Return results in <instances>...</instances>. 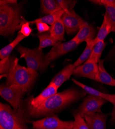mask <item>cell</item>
<instances>
[{"instance_id":"cell-28","label":"cell","mask_w":115,"mask_h":129,"mask_svg":"<svg viewBox=\"0 0 115 129\" xmlns=\"http://www.w3.org/2000/svg\"><path fill=\"white\" fill-rule=\"evenodd\" d=\"M61 8L65 12H68L73 9V8L76 4V1H64V0H57Z\"/></svg>"},{"instance_id":"cell-3","label":"cell","mask_w":115,"mask_h":129,"mask_svg":"<svg viewBox=\"0 0 115 129\" xmlns=\"http://www.w3.org/2000/svg\"><path fill=\"white\" fill-rule=\"evenodd\" d=\"M22 9L17 4L0 5V34L7 37L13 36L20 30L26 21L21 15Z\"/></svg>"},{"instance_id":"cell-9","label":"cell","mask_w":115,"mask_h":129,"mask_svg":"<svg viewBox=\"0 0 115 129\" xmlns=\"http://www.w3.org/2000/svg\"><path fill=\"white\" fill-rule=\"evenodd\" d=\"M61 19L64 23L66 33L68 35L79 31L80 28L86 22L75 12L74 9L65 12Z\"/></svg>"},{"instance_id":"cell-20","label":"cell","mask_w":115,"mask_h":129,"mask_svg":"<svg viewBox=\"0 0 115 129\" xmlns=\"http://www.w3.org/2000/svg\"><path fill=\"white\" fill-rule=\"evenodd\" d=\"M65 27L61 19H59L51 26L50 30L51 36L58 42L65 40Z\"/></svg>"},{"instance_id":"cell-13","label":"cell","mask_w":115,"mask_h":129,"mask_svg":"<svg viewBox=\"0 0 115 129\" xmlns=\"http://www.w3.org/2000/svg\"><path fill=\"white\" fill-rule=\"evenodd\" d=\"M108 115L102 113H96L84 117L89 129H106V121Z\"/></svg>"},{"instance_id":"cell-18","label":"cell","mask_w":115,"mask_h":129,"mask_svg":"<svg viewBox=\"0 0 115 129\" xmlns=\"http://www.w3.org/2000/svg\"><path fill=\"white\" fill-rule=\"evenodd\" d=\"M111 31H112V25L107 14L105 13L104 15L103 22L99 28L98 33L94 39L95 44H96L100 41H104Z\"/></svg>"},{"instance_id":"cell-11","label":"cell","mask_w":115,"mask_h":129,"mask_svg":"<svg viewBox=\"0 0 115 129\" xmlns=\"http://www.w3.org/2000/svg\"><path fill=\"white\" fill-rule=\"evenodd\" d=\"M58 88L52 82H50L48 86L36 97H31L27 104L28 107L37 108L51 96L57 93Z\"/></svg>"},{"instance_id":"cell-25","label":"cell","mask_w":115,"mask_h":129,"mask_svg":"<svg viewBox=\"0 0 115 129\" xmlns=\"http://www.w3.org/2000/svg\"><path fill=\"white\" fill-rule=\"evenodd\" d=\"M95 45L96 44L94 42V40L86 42V46L85 49L81 54V56L73 63L75 68L81 65L82 63L85 61H86L88 59L91 55V54Z\"/></svg>"},{"instance_id":"cell-6","label":"cell","mask_w":115,"mask_h":129,"mask_svg":"<svg viewBox=\"0 0 115 129\" xmlns=\"http://www.w3.org/2000/svg\"><path fill=\"white\" fill-rule=\"evenodd\" d=\"M25 94L22 87L16 85H1L0 95L11 105L14 110L22 117L21 106Z\"/></svg>"},{"instance_id":"cell-30","label":"cell","mask_w":115,"mask_h":129,"mask_svg":"<svg viewBox=\"0 0 115 129\" xmlns=\"http://www.w3.org/2000/svg\"><path fill=\"white\" fill-rule=\"evenodd\" d=\"M89 2L100 6H104V7L107 6H115V0H91Z\"/></svg>"},{"instance_id":"cell-23","label":"cell","mask_w":115,"mask_h":129,"mask_svg":"<svg viewBox=\"0 0 115 129\" xmlns=\"http://www.w3.org/2000/svg\"><path fill=\"white\" fill-rule=\"evenodd\" d=\"M64 10H61L59 11L48 15H46L45 16L36 19L33 21H28L30 24H35L37 22H43L46 23L48 25H53L56 21L61 19L62 16L65 13Z\"/></svg>"},{"instance_id":"cell-2","label":"cell","mask_w":115,"mask_h":129,"mask_svg":"<svg viewBox=\"0 0 115 129\" xmlns=\"http://www.w3.org/2000/svg\"><path fill=\"white\" fill-rule=\"evenodd\" d=\"M86 92L74 89H68L57 92L51 96L37 108L28 107V114L32 117L38 118L53 114L61 111L67 105L85 96Z\"/></svg>"},{"instance_id":"cell-16","label":"cell","mask_w":115,"mask_h":129,"mask_svg":"<svg viewBox=\"0 0 115 129\" xmlns=\"http://www.w3.org/2000/svg\"><path fill=\"white\" fill-rule=\"evenodd\" d=\"M98 64V70L96 75L95 81L102 84L112 86H115V80L108 74L104 66V60L101 59Z\"/></svg>"},{"instance_id":"cell-21","label":"cell","mask_w":115,"mask_h":129,"mask_svg":"<svg viewBox=\"0 0 115 129\" xmlns=\"http://www.w3.org/2000/svg\"><path fill=\"white\" fill-rule=\"evenodd\" d=\"M26 37L19 31L16 38L12 42H10L9 44L2 48L0 51V58H1V60L9 57L14 49Z\"/></svg>"},{"instance_id":"cell-1","label":"cell","mask_w":115,"mask_h":129,"mask_svg":"<svg viewBox=\"0 0 115 129\" xmlns=\"http://www.w3.org/2000/svg\"><path fill=\"white\" fill-rule=\"evenodd\" d=\"M17 58L9 56L0 61L1 78H6L7 85H16L22 87L24 93L30 88L38 76L32 69L19 65Z\"/></svg>"},{"instance_id":"cell-26","label":"cell","mask_w":115,"mask_h":129,"mask_svg":"<svg viewBox=\"0 0 115 129\" xmlns=\"http://www.w3.org/2000/svg\"><path fill=\"white\" fill-rule=\"evenodd\" d=\"M74 120L72 129H89L84 118L79 114H74Z\"/></svg>"},{"instance_id":"cell-17","label":"cell","mask_w":115,"mask_h":129,"mask_svg":"<svg viewBox=\"0 0 115 129\" xmlns=\"http://www.w3.org/2000/svg\"><path fill=\"white\" fill-rule=\"evenodd\" d=\"M75 67L73 64H70L61 70L56 76L52 80L51 82L53 83L59 88L65 82L68 80L71 75L73 74Z\"/></svg>"},{"instance_id":"cell-8","label":"cell","mask_w":115,"mask_h":129,"mask_svg":"<svg viewBox=\"0 0 115 129\" xmlns=\"http://www.w3.org/2000/svg\"><path fill=\"white\" fill-rule=\"evenodd\" d=\"M107 101L102 98L89 95L80 105L75 114H80L83 118L88 115L102 113L101 106Z\"/></svg>"},{"instance_id":"cell-24","label":"cell","mask_w":115,"mask_h":129,"mask_svg":"<svg viewBox=\"0 0 115 129\" xmlns=\"http://www.w3.org/2000/svg\"><path fill=\"white\" fill-rule=\"evenodd\" d=\"M105 46L106 44L104 41H100L98 42L94 47L91 55L86 62L98 63L101 60L100 58Z\"/></svg>"},{"instance_id":"cell-5","label":"cell","mask_w":115,"mask_h":129,"mask_svg":"<svg viewBox=\"0 0 115 129\" xmlns=\"http://www.w3.org/2000/svg\"><path fill=\"white\" fill-rule=\"evenodd\" d=\"M23 118L7 104L0 103V127L3 129H26Z\"/></svg>"},{"instance_id":"cell-31","label":"cell","mask_w":115,"mask_h":129,"mask_svg":"<svg viewBox=\"0 0 115 129\" xmlns=\"http://www.w3.org/2000/svg\"><path fill=\"white\" fill-rule=\"evenodd\" d=\"M37 26V29L39 33H45L50 30L51 27L48 24L43 22H37L35 23Z\"/></svg>"},{"instance_id":"cell-14","label":"cell","mask_w":115,"mask_h":129,"mask_svg":"<svg viewBox=\"0 0 115 129\" xmlns=\"http://www.w3.org/2000/svg\"><path fill=\"white\" fill-rule=\"evenodd\" d=\"M96 31L93 26L86 22L80 28L76 35L73 38L79 45L84 41L93 40L95 39Z\"/></svg>"},{"instance_id":"cell-27","label":"cell","mask_w":115,"mask_h":129,"mask_svg":"<svg viewBox=\"0 0 115 129\" xmlns=\"http://www.w3.org/2000/svg\"><path fill=\"white\" fill-rule=\"evenodd\" d=\"M106 13L107 14L110 23L112 25V32L115 33V6H105Z\"/></svg>"},{"instance_id":"cell-22","label":"cell","mask_w":115,"mask_h":129,"mask_svg":"<svg viewBox=\"0 0 115 129\" xmlns=\"http://www.w3.org/2000/svg\"><path fill=\"white\" fill-rule=\"evenodd\" d=\"M36 36L39 39L38 49L41 50L48 47H53L58 42L51 36L50 31L43 33H38L36 34Z\"/></svg>"},{"instance_id":"cell-29","label":"cell","mask_w":115,"mask_h":129,"mask_svg":"<svg viewBox=\"0 0 115 129\" xmlns=\"http://www.w3.org/2000/svg\"><path fill=\"white\" fill-rule=\"evenodd\" d=\"M29 24L30 23L28 22V21H26L22 25L19 31L21 33L26 37L29 36L33 31V29L30 28L29 26Z\"/></svg>"},{"instance_id":"cell-32","label":"cell","mask_w":115,"mask_h":129,"mask_svg":"<svg viewBox=\"0 0 115 129\" xmlns=\"http://www.w3.org/2000/svg\"><path fill=\"white\" fill-rule=\"evenodd\" d=\"M17 1L16 0H1L0 1V5H7V4H17Z\"/></svg>"},{"instance_id":"cell-12","label":"cell","mask_w":115,"mask_h":129,"mask_svg":"<svg viewBox=\"0 0 115 129\" xmlns=\"http://www.w3.org/2000/svg\"><path fill=\"white\" fill-rule=\"evenodd\" d=\"M98 70V63L86 61L75 68L73 74L76 77H84L95 81Z\"/></svg>"},{"instance_id":"cell-4","label":"cell","mask_w":115,"mask_h":129,"mask_svg":"<svg viewBox=\"0 0 115 129\" xmlns=\"http://www.w3.org/2000/svg\"><path fill=\"white\" fill-rule=\"evenodd\" d=\"M17 50L20 54V58L25 59L28 68L43 71L49 66L46 54L38 48L30 49L20 45L17 48Z\"/></svg>"},{"instance_id":"cell-10","label":"cell","mask_w":115,"mask_h":129,"mask_svg":"<svg viewBox=\"0 0 115 129\" xmlns=\"http://www.w3.org/2000/svg\"><path fill=\"white\" fill-rule=\"evenodd\" d=\"M78 46L79 44L73 39L64 43L58 42L46 54L48 62L50 63L52 61L74 50Z\"/></svg>"},{"instance_id":"cell-15","label":"cell","mask_w":115,"mask_h":129,"mask_svg":"<svg viewBox=\"0 0 115 129\" xmlns=\"http://www.w3.org/2000/svg\"><path fill=\"white\" fill-rule=\"evenodd\" d=\"M72 81L74 83H75L77 85L79 86L84 90L86 93H88L89 95H92L96 96H98V97H101L103 98L104 99L106 100L111 103L113 105H115V94H110L105 93L102 92L95 88H92L91 87L88 86L85 84H84L74 79H72Z\"/></svg>"},{"instance_id":"cell-19","label":"cell","mask_w":115,"mask_h":129,"mask_svg":"<svg viewBox=\"0 0 115 129\" xmlns=\"http://www.w3.org/2000/svg\"><path fill=\"white\" fill-rule=\"evenodd\" d=\"M41 12L46 15L55 13L62 10L59 3L55 0H41Z\"/></svg>"},{"instance_id":"cell-7","label":"cell","mask_w":115,"mask_h":129,"mask_svg":"<svg viewBox=\"0 0 115 129\" xmlns=\"http://www.w3.org/2000/svg\"><path fill=\"white\" fill-rule=\"evenodd\" d=\"M34 129H72L73 121L60 120L56 115L48 116L32 122Z\"/></svg>"}]
</instances>
